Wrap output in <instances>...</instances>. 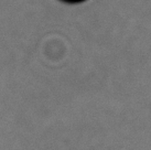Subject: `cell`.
<instances>
[{
	"label": "cell",
	"mask_w": 151,
	"mask_h": 150,
	"mask_svg": "<svg viewBox=\"0 0 151 150\" xmlns=\"http://www.w3.org/2000/svg\"><path fill=\"white\" fill-rule=\"evenodd\" d=\"M63 2H66V4H80V2H83V1H86V0H61Z\"/></svg>",
	"instance_id": "obj_1"
}]
</instances>
